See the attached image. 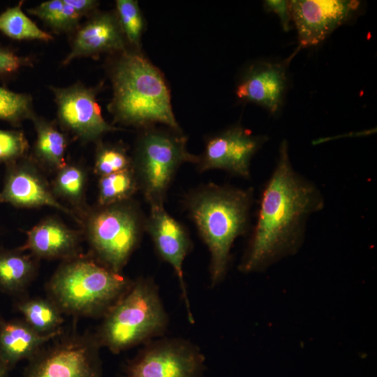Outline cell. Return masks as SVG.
Returning a JSON list of instances; mask_svg holds the SVG:
<instances>
[{"instance_id":"cell-3","label":"cell","mask_w":377,"mask_h":377,"mask_svg":"<svg viewBox=\"0 0 377 377\" xmlns=\"http://www.w3.org/2000/svg\"><path fill=\"white\" fill-rule=\"evenodd\" d=\"M111 78L110 109L118 121L135 126L161 123L179 132L165 80L145 58L122 52L113 66Z\"/></svg>"},{"instance_id":"cell-19","label":"cell","mask_w":377,"mask_h":377,"mask_svg":"<svg viewBox=\"0 0 377 377\" xmlns=\"http://www.w3.org/2000/svg\"><path fill=\"white\" fill-rule=\"evenodd\" d=\"M32 120L36 131L34 151L37 159L50 168L60 170L66 165V135L43 118L34 116Z\"/></svg>"},{"instance_id":"cell-23","label":"cell","mask_w":377,"mask_h":377,"mask_svg":"<svg viewBox=\"0 0 377 377\" xmlns=\"http://www.w3.org/2000/svg\"><path fill=\"white\" fill-rule=\"evenodd\" d=\"M27 11L57 31H71L77 29L83 17L68 0L47 1Z\"/></svg>"},{"instance_id":"cell-10","label":"cell","mask_w":377,"mask_h":377,"mask_svg":"<svg viewBox=\"0 0 377 377\" xmlns=\"http://www.w3.org/2000/svg\"><path fill=\"white\" fill-rule=\"evenodd\" d=\"M60 124L83 141H96L118 128L104 119L96 101V91L80 83L67 87H51Z\"/></svg>"},{"instance_id":"cell-24","label":"cell","mask_w":377,"mask_h":377,"mask_svg":"<svg viewBox=\"0 0 377 377\" xmlns=\"http://www.w3.org/2000/svg\"><path fill=\"white\" fill-rule=\"evenodd\" d=\"M27 323L40 334L57 330L62 322L58 309L48 301L35 299L25 301L18 306Z\"/></svg>"},{"instance_id":"cell-29","label":"cell","mask_w":377,"mask_h":377,"mask_svg":"<svg viewBox=\"0 0 377 377\" xmlns=\"http://www.w3.org/2000/svg\"><path fill=\"white\" fill-rule=\"evenodd\" d=\"M28 149V141L22 131L0 129V163L10 165L17 161Z\"/></svg>"},{"instance_id":"cell-33","label":"cell","mask_w":377,"mask_h":377,"mask_svg":"<svg viewBox=\"0 0 377 377\" xmlns=\"http://www.w3.org/2000/svg\"><path fill=\"white\" fill-rule=\"evenodd\" d=\"M8 370V368L0 357V377H6Z\"/></svg>"},{"instance_id":"cell-9","label":"cell","mask_w":377,"mask_h":377,"mask_svg":"<svg viewBox=\"0 0 377 377\" xmlns=\"http://www.w3.org/2000/svg\"><path fill=\"white\" fill-rule=\"evenodd\" d=\"M268 140V136L253 135L240 126L229 128L207 140L204 153L199 156L198 170H222L249 179L251 159Z\"/></svg>"},{"instance_id":"cell-32","label":"cell","mask_w":377,"mask_h":377,"mask_svg":"<svg viewBox=\"0 0 377 377\" xmlns=\"http://www.w3.org/2000/svg\"><path fill=\"white\" fill-rule=\"evenodd\" d=\"M68 2L82 16L91 12L98 4L94 0H68Z\"/></svg>"},{"instance_id":"cell-18","label":"cell","mask_w":377,"mask_h":377,"mask_svg":"<svg viewBox=\"0 0 377 377\" xmlns=\"http://www.w3.org/2000/svg\"><path fill=\"white\" fill-rule=\"evenodd\" d=\"M59 334V330L47 334H40L27 323L1 321L0 357L8 369L18 361L31 355L41 345Z\"/></svg>"},{"instance_id":"cell-8","label":"cell","mask_w":377,"mask_h":377,"mask_svg":"<svg viewBox=\"0 0 377 377\" xmlns=\"http://www.w3.org/2000/svg\"><path fill=\"white\" fill-rule=\"evenodd\" d=\"M204 356L188 341L163 339L146 346L129 364L126 377H201Z\"/></svg>"},{"instance_id":"cell-6","label":"cell","mask_w":377,"mask_h":377,"mask_svg":"<svg viewBox=\"0 0 377 377\" xmlns=\"http://www.w3.org/2000/svg\"><path fill=\"white\" fill-rule=\"evenodd\" d=\"M199 156L186 149V138L179 132L148 130L140 138L133 162L139 186L150 205L163 204L179 167L197 164Z\"/></svg>"},{"instance_id":"cell-17","label":"cell","mask_w":377,"mask_h":377,"mask_svg":"<svg viewBox=\"0 0 377 377\" xmlns=\"http://www.w3.org/2000/svg\"><path fill=\"white\" fill-rule=\"evenodd\" d=\"M75 232L63 223L48 218L27 232V239L21 250H30L36 256L56 258L73 254L77 246Z\"/></svg>"},{"instance_id":"cell-4","label":"cell","mask_w":377,"mask_h":377,"mask_svg":"<svg viewBox=\"0 0 377 377\" xmlns=\"http://www.w3.org/2000/svg\"><path fill=\"white\" fill-rule=\"evenodd\" d=\"M168 323L156 286L149 279H140L107 311L101 341L117 353L161 335Z\"/></svg>"},{"instance_id":"cell-12","label":"cell","mask_w":377,"mask_h":377,"mask_svg":"<svg viewBox=\"0 0 377 377\" xmlns=\"http://www.w3.org/2000/svg\"><path fill=\"white\" fill-rule=\"evenodd\" d=\"M145 228L151 236L159 256L174 269L180 285L188 320L193 323L184 279L183 263L191 241L184 228L165 209L163 204L150 205Z\"/></svg>"},{"instance_id":"cell-11","label":"cell","mask_w":377,"mask_h":377,"mask_svg":"<svg viewBox=\"0 0 377 377\" xmlns=\"http://www.w3.org/2000/svg\"><path fill=\"white\" fill-rule=\"evenodd\" d=\"M356 0L289 1L300 47L315 46L352 17L360 6Z\"/></svg>"},{"instance_id":"cell-20","label":"cell","mask_w":377,"mask_h":377,"mask_svg":"<svg viewBox=\"0 0 377 377\" xmlns=\"http://www.w3.org/2000/svg\"><path fill=\"white\" fill-rule=\"evenodd\" d=\"M22 1L0 14V31L17 40H38L48 42L53 36L40 29L22 10Z\"/></svg>"},{"instance_id":"cell-15","label":"cell","mask_w":377,"mask_h":377,"mask_svg":"<svg viewBox=\"0 0 377 377\" xmlns=\"http://www.w3.org/2000/svg\"><path fill=\"white\" fill-rule=\"evenodd\" d=\"M291 58L282 62L261 61L251 66L236 89L237 97L277 114L287 87V66Z\"/></svg>"},{"instance_id":"cell-14","label":"cell","mask_w":377,"mask_h":377,"mask_svg":"<svg viewBox=\"0 0 377 377\" xmlns=\"http://www.w3.org/2000/svg\"><path fill=\"white\" fill-rule=\"evenodd\" d=\"M17 161L9 165L0 192L1 202L19 207L49 206L78 221L72 211L57 200L44 178L33 165L28 161Z\"/></svg>"},{"instance_id":"cell-27","label":"cell","mask_w":377,"mask_h":377,"mask_svg":"<svg viewBox=\"0 0 377 377\" xmlns=\"http://www.w3.org/2000/svg\"><path fill=\"white\" fill-rule=\"evenodd\" d=\"M117 17L124 38L139 47L144 22L138 2L133 0L116 1Z\"/></svg>"},{"instance_id":"cell-5","label":"cell","mask_w":377,"mask_h":377,"mask_svg":"<svg viewBox=\"0 0 377 377\" xmlns=\"http://www.w3.org/2000/svg\"><path fill=\"white\" fill-rule=\"evenodd\" d=\"M131 283L119 273L87 259L71 260L52 279L50 291L59 306L82 315L108 311Z\"/></svg>"},{"instance_id":"cell-26","label":"cell","mask_w":377,"mask_h":377,"mask_svg":"<svg viewBox=\"0 0 377 377\" xmlns=\"http://www.w3.org/2000/svg\"><path fill=\"white\" fill-rule=\"evenodd\" d=\"M34 116L29 95L0 87V120L19 125L23 120H32Z\"/></svg>"},{"instance_id":"cell-31","label":"cell","mask_w":377,"mask_h":377,"mask_svg":"<svg viewBox=\"0 0 377 377\" xmlns=\"http://www.w3.org/2000/svg\"><path fill=\"white\" fill-rule=\"evenodd\" d=\"M263 7L267 13H274L277 15L283 31H288L290 29V23L292 19L289 1L266 0L263 2Z\"/></svg>"},{"instance_id":"cell-2","label":"cell","mask_w":377,"mask_h":377,"mask_svg":"<svg viewBox=\"0 0 377 377\" xmlns=\"http://www.w3.org/2000/svg\"><path fill=\"white\" fill-rule=\"evenodd\" d=\"M253 189L209 184L186 198V206L210 253L212 286L224 278L232 246L249 228Z\"/></svg>"},{"instance_id":"cell-25","label":"cell","mask_w":377,"mask_h":377,"mask_svg":"<svg viewBox=\"0 0 377 377\" xmlns=\"http://www.w3.org/2000/svg\"><path fill=\"white\" fill-rule=\"evenodd\" d=\"M86 175L84 170L76 165H66L58 170L54 180V192L71 203H81L84 193Z\"/></svg>"},{"instance_id":"cell-16","label":"cell","mask_w":377,"mask_h":377,"mask_svg":"<svg viewBox=\"0 0 377 377\" xmlns=\"http://www.w3.org/2000/svg\"><path fill=\"white\" fill-rule=\"evenodd\" d=\"M77 29L71 50L63 60V65L80 57L125 51V38L116 13H98Z\"/></svg>"},{"instance_id":"cell-30","label":"cell","mask_w":377,"mask_h":377,"mask_svg":"<svg viewBox=\"0 0 377 377\" xmlns=\"http://www.w3.org/2000/svg\"><path fill=\"white\" fill-rule=\"evenodd\" d=\"M27 65H30L29 59L20 57L8 48L0 47V76L13 74Z\"/></svg>"},{"instance_id":"cell-1","label":"cell","mask_w":377,"mask_h":377,"mask_svg":"<svg viewBox=\"0 0 377 377\" xmlns=\"http://www.w3.org/2000/svg\"><path fill=\"white\" fill-rule=\"evenodd\" d=\"M324 206V196L318 186L294 169L288 143L283 140L274 168L260 193L256 223L239 270L263 271L297 253L309 218Z\"/></svg>"},{"instance_id":"cell-13","label":"cell","mask_w":377,"mask_h":377,"mask_svg":"<svg viewBox=\"0 0 377 377\" xmlns=\"http://www.w3.org/2000/svg\"><path fill=\"white\" fill-rule=\"evenodd\" d=\"M27 377H101L96 347L87 340L67 341L36 361Z\"/></svg>"},{"instance_id":"cell-22","label":"cell","mask_w":377,"mask_h":377,"mask_svg":"<svg viewBox=\"0 0 377 377\" xmlns=\"http://www.w3.org/2000/svg\"><path fill=\"white\" fill-rule=\"evenodd\" d=\"M34 271L30 257L17 252L0 253V287L9 293L22 289Z\"/></svg>"},{"instance_id":"cell-28","label":"cell","mask_w":377,"mask_h":377,"mask_svg":"<svg viewBox=\"0 0 377 377\" xmlns=\"http://www.w3.org/2000/svg\"><path fill=\"white\" fill-rule=\"evenodd\" d=\"M133 161L126 149L119 145L99 144L97 147L94 172L100 177L129 169Z\"/></svg>"},{"instance_id":"cell-21","label":"cell","mask_w":377,"mask_h":377,"mask_svg":"<svg viewBox=\"0 0 377 377\" xmlns=\"http://www.w3.org/2000/svg\"><path fill=\"white\" fill-rule=\"evenodd\" d=\"M140 188L133 168L101 177L98 201L108 206L128 200Z\"/></svg>"},{"instance_id":"cell-7","label":"cell","mask_w":377,"mask_h":377,"mask_svg":"<svg viewBox=\"0 0 377 377\" xmlns=\"http://www.w3.org/2000/svg\"><path fill=\"white\" fill-rule=\"evenodd\" d=\"M101 207L88 219V238L103 265L119 273L139 243L145 222L126 201Z\"/></svg>"}]
</instances>
